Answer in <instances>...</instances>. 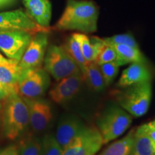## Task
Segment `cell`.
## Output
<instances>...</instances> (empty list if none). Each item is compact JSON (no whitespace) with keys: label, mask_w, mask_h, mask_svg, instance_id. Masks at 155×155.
<instances>
[{"label":"cell","mask_w":155,"mask_h":155,"mask_svg":"<svg viewBox=\"0 0 155 155\" xmlns=\"http://www.w3.org/2000/svg\"><path fill=\"white\" fill-rule=\"evenodd\" d=\"M99 8L90 0H68L65 10L54 29L60 31L75 30L81 33L97 31Z\"/></svg>","instance_id":"obj_1"},{"label":"cell","mask_w":155,"mask_h":155,"mask_svg":"<svg viewBox=\"0 0 155 155\" xmlns=\"http://www.w3.org/2000/svg\"><path fill=\"white\" fill-rule=\"evenodd\" d=\"M2 129L6 138L14 140L27 129L29 111L26 102L18 94H12L3 101L2 106Z\"/></svg>","instance_id":"obj_2"},{"label":"cell","mask_w":155,"mask_h":155,"mask_svg":"<svg viewBox=\"0 0 155 155\" xmlns=\"http://www.w3.org/2000/svg\"><path fill=\"white\" fill-rule=\"evenodd\" d=\"M118 94L117 100L124 110L134 117L144 115L150 107L152 96L150 82L141 83L124 88Z\"/></svg>","instance_id":"obj_3"},{"label":"cell","mask_w":155,"mask_h":155,"mask_svg":"<svg viewBox=\"0 0 155 155\" xmlns=\"http://www.w3.org/2000/svg\"><path fill=\"white\" fill-rule=\"evenodd\" d=\"M44 69L58 81L64 78L82 73L78 65L64 46L55 45H51L47 49Z\"/></svg>","instance_id":"obj_4"},{"label":"cell","mask_w":155,"mask_h":155,"mask_svg":"<svg viewBox=\"0 0 155 155\" xmlns=\"http://www.w3.org/2000/svg\"><path fill=\"white\" fill-rule=\"evenodd\" d=\"M132 117L128 112L117 106H111L103 113L97 121L104 144L117 139L129 129Z\"/></svg>","instance_id":"obj_5"},{"label":"cell","mask_w":155,"mask_h":155,"mask_svg":"<svg viewBox=\"0 0 155 155\" xmlns=\"http://www.w3.org/2000/svg\"><path fill=\"white\" fill-rule=\"evenodd\" d=\"M49 85L48 73L42 67L23 70L18 82V94L24 98H38L45 93Z\"/></svg>","instance_id":"obj_6"},{"label":"cell","mask_w":155,"mask_h":155,"mask_svg":"<svg viewBox=\"0 0 155 155\" xmlns=\"http://www.w3.org/2000/svg\"><path fill=\"white\" fill-rule=\"evenodd\" d=\"M103 145L102 136L98 129L86 127L64 149L62 155H96Z\"/></svg>","instance_id":"obj_7"},{"label":"cell","mask_w":155,"mask_h":155,"mask_svg":"<svg viewBox=\"0 0 155 155\" xmlns=\"http://www.w3.org/2000/svg\"><path fill=\"white\" fill-rule=\"evenodd\" d=\"M11 31H25L35 35L42 31H48L38 25L28 12L19 9L0 12V33Z\"/></svg>","instance_id":"obj_8"},{"label":"cell","mask_w":155,"mask_h":155,"mask_svg":"<svg viewBox=\"0 0 155 155\" xmlns=\"http://www.w3.org/2000/svg\"><path fill=\"white\" fill-rule=\"evenodd\" d=\"M34 35L25 31H11L0 33V50L9 59L20 61Z\"/></svg>","instance_id":"obj_9"},{"label":"cell","mask_w":155,"mask_h":155,"mask_svg":"<svg viewBox=\"0 0 155 155\" xmlns=\"http://www.w3.org/2000/svg\"><path fill=\"white\" fill-rule=\"evenodd\" d=\"M48 43V31H42L34 35L19 62L21 68L28 70L41 67L47 51Z\"/></svg>","instance_id":"obj_10"},{"label":"cell","mask_w":155,"mask_h":155,"mask_svg":"<svg viewBox=\"0 0 155 155\" xmlns=\"http://www.w3.org/2000/svg\"><path fill=\"white\" fill-rule=\"evenodd\" d=\"M84 82L83 73L71 75L58 81L49 92L51 100L56 104H65L71 101L80 91Z\"/></svg>","instance_id":"obj_11"},{"label":"cell","mask_w":155,"mask_h":155,"mask_svg":"<svg viewBox=\"0 0 155 155\" xmlns=\"http://www.w3.org/2000/svg\"><path fill=\"white\" fill-rule=\"evenodd\" d=\"M28 107L30 124L35 132L44 131L53 118L50 104L40 99L24 98Z\"/></svg>","instance_id":"obj_12"},{"label":"cell","mask_w":155,"mask_h":155,"mask_svg":"<svg viewBox=\"0 0 155 155\" xmlns=\"http://www.w3.org/2000/svg\"><path fill=\"white\" fill-rule=\"evenodd\" d=\"M86 127L82 121L73 115H65L60 119L57 127L55 139L63 148L66 147Z\"/></svg>","instance_id":"obj_13"},{"label":"cell","mask_w":155,"mask_h":155,"mask_svg":"<svg viewBox=\"0 0 155 155\" xmlns=\"http://www.w3.org/2000/svg\"><path fill=\"white\" fill-rule=\"evenodd\" d=\"M151 80L152 75L145 63H132L121 73L118 86L126 88L138 83L151 82Z\"/></svg>","instance_id":"obj_14"},{"label":"cell","mask_w":155,"mask_h":155,"mask_svg":"<svg viewBox=\"0 0 155 155\" xmlns=\"http://www.w3.org/2000/svg\"><path fill=\"white\" fill-rule=\"evenodd\" d=\"M27 12L38 25L48 29L52 15L49 0H23Z\"/></svg>","instance_id":"obj_15"},{"label":"cell","mask_w":155,"mask_h":155,"mask_svg":"<svg viewBox=\"0 0 155 155\" xmlns=\"http://www.w3.org/2000/svg\"><path fill=\"white\" fill-rule=\"evenodd\" d=\"M130 155H155V141L147 134L143 125L134 131Z\"/></svg>","instance_id":"obj_16"},{"label":"cell","mask_w":155,"mask_h":155,"mask_svg":"<svg viewBox=\"0 0 155 155\" xmlns=\"http://www.w3.org/2000/svg\"><path fill=\"white\" fill-rule=\"evenodd\" d=\"M115 49L117 58L115 62L119 66L132 63H144L146 58L139 48H133L126 45H111Z\"/></svg>","instance_id":"obj_17"},{"label":"cell","mask_w":155,"mask_h":155,"mask_svg":"<svg viewBox=\"0 0 155 155\" xmlns=\"http://www.w3.org/2000/svg\"><path fill=\"white\" fill-rule=\"evenodd\" d=\"M83 75L84 82H86L88 86L95 91H101L106 87L99 65H97L96 62L88 63Z\"/></svg>","instance_id":"obj_18"},{"label":"cell","mask_w":155,"mask_h":155,"mask_svg":"<svg viewBox=\"0 0 155 155\" xmlns=\"http://www.w3.org/2000/svg\"><path fill=\"white\" fill-rule=\"evenodd\" d=\"M134 131V129H132L124 138L112 143L100 155H130Z\"/></svg>","instance_id":"obj_19"},{"label":"cell","mask_w":155,"mask_h":155,"mask_svg":"<svg viewBox=\"0 0 155 155\" xmlns=\"http://www.w3.org/2000/svg\"><path fill=\"white\" fill-rule=\"evenodd\" d=\"M23 70L19 63L0 65V83L12 86H18V82L22 74Z\"/></svg>","instance_id":"obj_20"},{"label":"cell","mask_w":155,"mask_h":155,"mask_svg":"<svg viewBox=\"0 0 155 155\" xmlns=\"http://www.w3.org/2000/svg\"><path fill=\"white\" fill-rule=\"evenodd\" d=\"M64 48L67 50L68 53L71 55V57L75 60L83 73L88 65V63L83 55L80 44H79L78 40L75 37V34H73L68 39L66 44L65 45Z\"/></svg>","instance_id":"obj_21"},{"label":"cell","mask_w":155,"mask_h":155,"mask_svg":"<svg viewBox=\"0 0 155 155\" xmlns=\"http://www.w3.org/2000/svg\"><path fill=\"white\" fill-rule=\"evenodd\" d=\"M18 147L19 155H40L41 141L33 134H28L20 139Z\"/></svg>","instance_id":"obj_22"},{"label":"cell","mask_w":155,"mask_h":155,"mask_svg":"<svg viewBox=\"0 0 155 155\" xmlns=\"http://www.w3.org/2000/svg\"><path fill=\"white\" fill-rule=\"evenodd\" d=\"M63 148L56 140L55 136L48 134L41 141L40 155H62Z\"/></svg>","instance_id":"obj_23"},{"label":"cell","mask_w":155,"mask_h":155,"mask_svg":"<svg viewBox=\"0 0 155 155\" xmlns=\"http://www.w3.org/2000/svg\"><path fill=\"white\" fill-rule=\"evenodd\" d=\"M80 44L81 51L87 63H90L94 62L96 60L94 54V50L90 38L84 33H74Z\"/></svg>","instance_id":"obj_24"},{"label":"cell","mask_w":155,"mask_h":155,"mask_svg":"<svg viewBox=\"0 0 155 155\" xmlns=\"http://www.w3.org/2000/svg\"><path fill=\"white\" fill-rule=\"evenodd\" d=\"M106 86H109L116 78L119 70V65L115 61L104 63L99 65Z\"/></svg>","instance_id":"obj_25"},{"label":"cell","mask_w":155,"mask_h":155,"mask_svg":"<svg viewBox=\"0 0 155 155\" xmlns=\"http://www.w3.org/2000/svg\"><path fill=\"white\" fill-rule=\"evenodd\" d=\"M104 42L107 45H126L133 48H139L134 38L130 34H120L103 38Z\"/></svg>","instance_id":"obj_26"},{"label":"cell","mask_w":155,"mask_h":155,"mask_svg":"<svg viewBox=\"0 0 155 155\" xmlns=\"http://www.w3.org/2000/svg\"><path fill=\"white\" fill-rule=\"evenodd\" d=\"M116 58H117V54L113 46L106 44L105 47L101 50L94 62H96L97 65H101L102 64L115 61Z\"/></svg>","instance_id":"obj_27"},{"label":"cell","mask_w":155,"mask_h":155,"mask_svg":"<svg viewBox=\"0 0 155 155\" xmlns=\"http://www.w3.org/2000/svg\"><path fill=\"white\" fill-rule=\"evenodd\" d=\"M18 94V86H12L0 83V101H3L12 94Z\"/></svg>","instance_id":"obj_28"},{"label":"cell","mask_w":155,"mask_h":155,"mask_svg":"<svg viewBox=\"0 0 155 155\" xmlns=\"http://www.w3.org/2000/svg\"><path fill=\"white\" fill-rule=\"evenodd\" d=\"M0 155H19L18 145L12 144L0 149Z\"/></svg>","instance_id":"obj_29"},{"label":"cell","mask_w":155,"mask_h":155,"mask_svg":"<svg viewBox=\"0 0 155 155\" xmlns=\"http://www.w3.org/2000/svg\"><path fill=\"white\" fill-rule=\"evenodd\" d=\"M17 61H14L12 59H7L4 56L0 53V65H9V64L16 63ZM18 63V62H17Z\"/></svg>","instance_id":"obj_30"},{"label":"cell","mask_w":155,"mask_h":155,"mask_svg":"<svg viewBox=\"0 0 155 155\" xmlns=\"http://www.w3.org/2000/svg\"><path fill=\"white\" fill-rule=\"evenodd\" d=\"M144 128L145 129V131H146V132L147 133V134H148L150 137L152 138L153 140L155 141V131L154 130H152V129H150V128H148L146 126V124H144Z\"/></svg>","instance_id":"obj_31"},{"label":"cell","mask_w":155,"mask_h":155,"mask_svg":"<svg viewBox=\"0 0 155 155\" xmlns=\"http://www.w3.org/2000/svg\"><path fill=\"white\" fill-rule=\"evenodd\" d=\"M146 126L148 128H150V129H152V130H154L155 131V119L153 120V121H150V123L147 124Z\"/></svg>","instance_id":"obj_32"},{"label":"cell","mask_w":155,"mask_h":155,"mask_svg":"<svg viewBox=\"0 0 155 155\" xmlns=\"http://www.w3.org/2000/svg\"><path fill=\"white\" fill-rule=\"evenodd\" d=\"M9 1H10V0H0V6L5 5V4H7Z\"/></svg>","instance_id":"obj_33"}]
</instances>
